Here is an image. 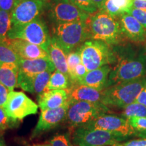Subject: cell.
Segmentation results:
<instances>
[{"label": "cell", "mask_w": 146, "mask_h": 146, "mask_svg": "<svg viewBox=\"0 0 146 146\" xmlns=\"http://www.w3.org/2000/svg\"><path fill=\"white\" fill-rule=\"evenodd\" d=\"M86 24L89 39L99 40L108 45H117L126 36L123 33L119 17L111 16L103 10L90 14Z\"/></svg>", "instance_id": "obj_1"}, {"label": "cell", "mask_w": 146, "mask_h": 146, "mask_svg": "<svg viewBox=\"0 0 146 146\" xmlns=\"http://www.w3.org/2000/svg\"><path fill=\"white\" fill-rule=\"evenodd\" d=\"M145 87V76L133 81L114 84L102 91V103L106 106L123 108L135 102Z\"/></svg>", "instance_id": "obj_2"}, {"label": "cell", "mask_w": 146, "mask_h": 146, "mask_svg": "<svg viewBox=\"0 0 146 146\" xmlns=\"http://www.w3.org/2000/svg\"><path fill=\"white\" fill-rule=\"evenodd\" d=\"M54 38L58 44L68 54L89 39L86 22H74L57 25Z\"/></svg>", "instance_id": "obj_3"}, {"label": "cell", "mask_w": 146, "mask_h": 146, "mask_svg": "<svg viewBox=\"0 0 146 146\" xmlns=\"http://www.w3.org/2000/svg\"><path fill=\"white\" fill-rule=\"evenodd\" d=\"M82 64L90 71L109 65L115 61L110 45L99 40H87L78 48Z\"/></svg>", "instance_id": "obj_4"}, {"label": "cell", "mask_w": 146, "mask_h": 146, "mask_svg": "<svg viewBox=\"0 0 146 146\" xmlns=\"http://www.w3.org/2000/svg\"><path fill=\"white\" fill-rule=\"evenodd\" d=\"M8 38L10 39L25 40L39 45L47 52L52 39L46 25L40 17L25 25L11 27L8 33Z\"/></svg>", "instance_id": "obj_5"}, {"label": "cell", "mask_w": 146, "mask_h": 146, "mask_svg": "<svg viewBox=\"0 0 146 146\" xmlns=\"http://www.w3.org/2000/svg\"><path fill=\"white\" fill-rule=\"evenodd\" d=\"M108 112V106L99 102H71L67 110L66 118L72 127H81Z\"/></svg>", "instance_id": "obj_6"}, {"label": "cell", "mask_w": 146, "mask_h": 146, "mask_svg": "<svg viewBox=\"0 0 146 146\" xmlns=\"http://www.w3.org/2000/svg\"><path fill=\"white\" fill-rule=\"evenodd\" d=\"M72 139L76 146H112L126 138L102 129L78 127L73 133Z\"/></svg>", "instance_id": "obj_7"}, {"label": "cell", "mask_w": 146, "mask_h": 146, "mask_svg": "<svg viewBox=\"0 0 146 146\" xmlns=\"http://www.w3.org/2000/svg\"><path fill=\"white\" fill-rule=\"evenodd\" d=\"M146 74V63L144 58H123L109 74L107 87L114 84L137 79Z\"/></svg>", "instance_id": "obj_8"}, {"label": "cell", "mask_w": 146, "mask_h": 146, "mask_svg": "<svg viewBox=\"0 0 146 146\" xmlns=\"http://www.w3.org/2000/svg\"><path fill=\"white\" fill-rule=\"evenodd\" d=\"M81 127L102 129L125 138L130 136L145 137L144 135L136 131L131 125L129 120L114 115L103 114Z\"/></svg>", "instance_id": "obj_9"}, {"label": "cell", "mask_w": 146, "mask_h": 146, "mask_svg": "<svg viewBox=\"0 0 146 146\" xmlns=\"http://www.w3.org/2000/svg\"><path fill=\"white\" fill-rule=\"evenodd\" d=\"M3 108L8 117L14 122L35 114L39 106L24 93L10 91Z\"/></svg>", "instance_id": "obj_10"}, {"label": "cell", "mask_w": 146, "mask_h": 146, "mask_svg": "<svg viewBox=\"0 0 146 146\" xmlns=\"http://www.w3.org/2000/svg\"><path fill=\"white\" fill-rule=\"evenodd\" d=\"M49 16L57 25L64 23L85 22L90 14L84 12L69 0H55L50 5Z\"/></svg>", "instance_id": "obj_11"}, {"label": "cell", "mask_w": 146, "mask_h": 146, "mask_svg": "<svg viewBox=\"0 0 146 146\" xmlns=\"http://www.w3.org/2000/svg\"><path fill=\"white\" fill-rule=\"evenodd\" d=\"M46 4V0H20L11 12L12 27L25 25L39 18Z\"/></svg>", "instance_id": "obj_12"}, {"label": "cell", "mask_w": 146, "mask_h": 146, "mask_svg": "<svg viewBox=\"0 0 146 146\" xmlns=\"http://www.w3.org/2000/svg\"><path fill=\"white\" fill-rule=\"evenodd\" d=\"M69 104L56 109L41 110L39 120L32 134V137H36L41 133L54 129L66 118Z\"/></svg>", "instance_id": "obj_13"}, {"label": "cell", "mask_w": 146, "mask_h": 146, "mask_svg": "<svg viewBox=\"0 0 146 146\" xmlns=\"http://www.w3.org/2000/svg\"><path fill=\"white\" fill-rule=\"evenodd\" d=\"M37 102L41 110L59 108L69 104L68 89L43 91L38 96Z\"/></svg>", "instance_id": "obj_14"}, {"label": "cell", "mask_w": 146, "mask_h": 146, "mask_svg": "<svg viewBox=\"0 0 146 146\" xmlns=\"http://www.w3.org/2000/svg\"><path fill=\"white\" fill-rule=\"evenodd\" d=\"M7 42L22 59L33 60L39 58H50L46 51L39 45L33 44L25 40L19 39H8Z\"/></svg>", "instance_id": "obj_15"}, {"label": "cell", "mask_w": 146, "mask_h": 146, "mask_svg": "<svg viewBox=\"0 0 146 146\" xmlns=\"http://www.w3.org/2000/svg\"><path fill=\"white\" fill-rule=\"evenodd\" d=\"M102 91L81 84H72L70 88L68 89V104L71 102L102 103Z\"/></svg>", "instance_id": "obj_16"}, {"label": "cell", "mask_w": 146, "mask_h": 146, "mask_svg": "<svg viewBox=\"0 0 146 146\" xmlns=\"http://www.w3.org/2000/svg\"><path fill=\"white\" fill-rule=\"evenodd\" d=\"M112 68L110 66L105 65L99 68L88 71L87 74L77 82V84L87 85L102 91L107 87L109 74Z\"/></svg>", "instance_id": "obj_17"}, {"label": "cell", "mask_w": 146, "mask_h": 146, "mask_svg": "<svg viewBox=\"0 0 146 146\" xmlns=\"http://www.w3.org/2000/svg\"><path fill=\"white\" fill-rule=\"evenodd\" d=\"M119 19L126 37L135 42L145 40V28L133 16L126 13L120 16Z\"/></svg>", "instance_id": "obj_18"}, {"label": "cell", "mask_w": 146, "mask_h": 146, "mask_svg": "<svg viewBox=\"0 0 146 146\" xmlns=\"http://www.w3.org/2000/svg\"><path fill=\"white\" fill-rule=\"evenodd\" d=\"M19 71L28 74V75L35 76L39 73L44 71H51L54 72L55 66L50 58H39V59H22L18 64Z\"/></svg>", "instance_id": "obj_19"}, {"label": "cell", "mask_w": 146, "mask_h": 146, "mask_svg": "<svg viewBox=\"0 0 146 146\" xmlns=\"http://www.w3.org/2000/svg\"><path fill=\"white\" fill-rule=\"evenodd\" d=\"M47 54L56 70L69 76L67 66V54L60 47L54 37L51 39Z\"/></svg>", "instance_id": "obj_20"}, {"label": "cell", "mask_w": 146, "mask_h": 146, "mask_svg": "<svg viewBox=\"0 0 146 146\" xmlns=\"http://www.w3.org/2000/svg\"><path fill=\"white\" fill-rule=\"evenodd\" d=\"M19 66L16 64H0V83L10 91L18 87Z\"/></svg>", "instance_id": "obj_21"}, {"label": "cell", "mask_w": 146, "mask_h": 146, "mask_svg": "<svg viewBox=\"0 0 146 146\" xmlns=\"http://www.w3.org/2000/svg\"><path fill=\"white\" fill-rule=\"evenodd\" d=\"M133 0H106L102 10L115 17L128 13L133 7Z\"/></svg>", "instance_id": "obj_22"}, {"label": "cell", "mask_w": 146, "mask_h": 146, "mask_svg": "<svg viewBox=\"0 0 146 146\" xmlns=\"http://www.w3.org/2000/svg\"><path fill=\"white\" fill-rule=\"evenodd\" d=\"M69 76L56 70L52 74L50 81L44 91L55 89H68L70 87L71 82Z\"/></svg>", "instance_id": "obj_23"}, {"label": "cell", "mask_w": 146, "mask_h": 146, "mask_svg": "<svg viewBox=\"0 0 146 146\" xmlns=\"http://www.w3.org/2000/svg\"><path fill=\"white\" fill-rule=\"evenodd\" d=\"M21 60V57L7 41L0 42V64L8 63L18 64Z\"/></svg>", "instance_id": "obj_24"}, {"label": "cell", "mask_w": 146, "mask_h": 146, "mask_svg": "<svg viewBox=\"0 0 146 146\" xmlns=\"http://www.w3.org/2000/svg\"><path fill=\"white\" fill-rule=\"evenodd\" d=\"M122 117L129 119L131 117H146V106L137 102H133L131 104L123 108Z\"/></svg>", "instance_id": "obj_25"}, {"label": "cell", "mask_w": 146, "mask_h": 146, "mask_svg": "<svg viewBox=\"0 0 146 146\" xmlns=\"http://www.w3.org/2000/svg\"><path fill=\"white\" fill-rule=\"evenodd\" d=\"M11 27V13L0 10V42H5L8 40V33Z\"/></svg>", "instance_id": "obj_26"}, {"label": "cell", "mask_w": 146, "mask_h": 146, "mask_svg": "<svg viewBox=\"0 0 146 146\" xmlns=\"http://www.w3.org/2000/svg\"><path fill=\"white\" fill-rule=\"evenodd\" d=\"M52 74V72L51 71H44L35 76L33 80L34 93L39 95L45 91Z\"/></svg>", "instance_id": "obj_27"}, {"label": "cell", "mask_w": 146, "mask_h": 146, "mask_svg": "<svg viewBox=\"0 0 146 146\" xmlns=\"http://www.w3.org/2000/svg\"><path fill=\"white\" fill-rule=\"evenodd\" d=\"M66 59L69 78H70V80H71L73 77L74 69H75L76 66H78V64L82 63L81 54H80L78 49L72 51V52H71L67 54Z\"/></svg>", "instance_id": "obj_28"}, {"label": "cell", "mask_w": 146, "mask_h": 146, "mask_svg": "<svg viewBox=\"0 0 146 146\" xmlns=\"http://www.w3.org/2000/svg\"><path fill=\"white\" fill-rule=\"evenodd\" d=\"M72 4L81 9L84 12L92 14L98 11V8L94 4L92 0H69Z\"/></svg>", "instance_id": "obj_29"}, {"label": "cell", "mask_w": 146, "mask_h": 146, "mask_svg": "<svg viewBox=\"0 0 146 146\" xmlns=\"http://www.w3.org/2000/svg\"><path fill=\"white\" fill-rule=\"evenodd\" d=\"M128 120H129L131 125L136 131L142 133L146 137V117H131L129 118Z\"/></svg>", "instance_id": "obj_30"}, {"label": "cell", "mask_w": 146, "mask_h": 146, "mask_svg": "<svg viewBox=\"0 0 146 146\" xmlns=\"http://www.w3.org/2000/svg\"><path fill=\"white\" fill-rule=\"evenodd\" d=\"M128 14L133 16L137 21L141 24L144 28L146 29V9L132 7L128 12Z\"/></svg>", "instance_id": "obj_31"}, {"label": "cell", "mask_w": 146, "mask_h": 146, "mask_svg": "<svg viewBox=\"0 0 146 146\" xmlns=\"http://www.w3.org/2000/svg\"><path fill=\"white\" fill-rule=\"evenodd\" d=\"M50 143L51 146H72L70 138L66 134L55 136L51 139Z\"/></svg>", "instance_id": "obj_32"}, {"label": "cell", "mask_w": 146, "mask_h": 146, "mask_svg": "<svg viewBox=\"0 0 146 146\" xmlns=\"http://www.w3.org/2000/svg\"><path fill=\"white\" fill-rule=\"evenodd\" d=\"M12 121L5 112L4 108L0 106V133H3L10 127V122Z\"/></svg>", "instance_id": "obj_33"}, {"label": "cell", "mask_w": 146, "mask_h": 146, "mask_svg": "<svg viewBox=\"0 0 146 146\" xmlns=\"http://www.w3.org/2000/svg\"><path fill=\"white\" fill-rule=\"evenodd\" d=\"M18 2V0H0V10L10 12Z\"/></svg>", "instance_id": "obj_34"}, {"label": "cell", "mask_w": 146, "mask_h": 146, "mask_svg": "<svg viewBox=\"0 0 146 146\" xmlns=\"http://www.w3.org/2000/svg\"><path fill=\"white\" fill-rule=\"evenodd\" d=\"M112 146H146V138L132 140L123 143H116Z\"/></svg>", "instance_id": "obj_35"}, {"label": "cell", "mask_w": 146, "mask_h": 146, "mask_svg": "<svg viewBox=\"0 0 146 146\" xmlns=\"http://www.w3.org/2000/svg\"><path fill=\"white\" fill-rule=\"evenodd\" d=\"M10 90L4 85L0 83V106H3L6 103Z\"/></svg>", "instance_id": "obj_36"}, {"label": "cell", "mask_w": 146, "mask_h": 146, "mask_svg": "<svg viewBox=\"0 0 146 146\" xmlns=\"http://www.w3.org/2000/svg\"><path fill=\"white\" fill-rule=\"evenodd\" d=\"M135 102L141 104L146 106V87L144 88L139 95L137 98Z\"/></svg>", "instance_id": "obj_37"}, {"label": "cell", "mask_w": 146, "mask_h": 146, "mask_svg": "<svg viewBox=\"0 0 146 146\" xmlns=\"http://www.w3.org/2000/svg\"><path fill=\"white\" fill-rule=\"evenodd\" d=\"M133 8L146 9V1H142L139 0H133Z\"/></svg>", "instance_id": "obj_38"}, {"label": "cell", "mask_w": 146, "mask_h": 146, "mask_svg": "<svg viewBox=\"0 0 146 146\" xmlns=\"http://www.w3.org/2000/svg\"><path fill=\"white\" fill-rule=\"evenodd\" d=\"M92 1L96 5L98 10H102L103 8L104 5L106 0H92Z\"/></svg>", "instance_id": "obj_39"}, {"label": "cell", "mask_w": 146, "mask_h": 146, "mask_svg": "<svg viewBox=\"0 0 146 146\" xmlns=\"http://www.w3.org/2000/svg\"><path fill=\"white\" fill-rule=\"evenodd\" d=\"M31 146H51L50 143H39V144H35Z\"/></svg>", "instance_id": "obj_40"}, {"label": "cell", "mask_w": 146, "mask_h": 146, "mask_svg": "<svg viewBox=\"0 0 146 146\" xmlns=\"http://www.w3.org/2000/svg\"><path fill=\"white\" fill-rule=\"evenodd\" d=\"M0 146H5L4 142H3V140H1V139H0Z\"/></svg>", "instance_id": "obj_41"}, {"label": "cell", "mask_w": 146, "mask_h": 146, "mask_svg": "<svg viewBox=\"0 0 146 146\" xmlns=\"http://www.w3.org/2000/svg\"><path fill=\"white\" fill-rule=\"evenodd\" d=\"M139 1H146V0H139Z\"/></svg>", "instance_id": "obj_42"}, {"label": "cell", "mask_w": 146, "mask_h": 146, "mask_svg": "<svg viewBox=\"0 0 146 146\" xmlns=\"http://www.w3.org/2000/svg\"><path fill=\"white\" fill-rule=\"evenodd\" d=\"M20 1V0H18V1Z\"/></svg>", "instance_id": "obj_43"}]
</instances>
